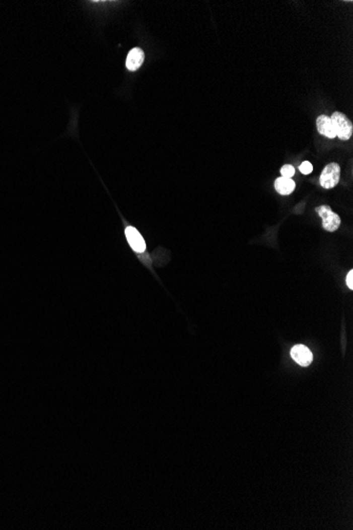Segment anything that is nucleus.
I'll list each match as a JSON object with an SVG mask.
<instances>
[{"instance_id": "39448f33", "label": "nucleus", "mask_w": 353, "mask_h": 530, "mask_svg": "<svg viewBox=\"0 0 353 530\" xmlns=\"http://www.w3.org/2000/svg\"><path fill=\"white\" fill-rule=\"evenodd\" d=\"M291 357L294 361L301 366H308L311 364L313 355L310 349L305 345H295L291 349Z\"/></svg>"}, {"instance_id": "6e6552de", "label": "nucleus", "mask_w": 353, "mask_h": 530, "mask_svg": "<svg viewBox=\"0 0 353 530\" xmlns=\"http://www.w3.org/2000/svg\"><path fill=\"white\" fill-rule=\"evenodd\" d=\"M295 188V182L291 178L280 177L275 180V189L280 195L291 194Z\"/></svg>"}, {"instance_id": "423d86ee", "label": "nucleus", "mask_w": 353, "mask_h": 530, "mask_svg": "<svg viewBox=\"0 0 353 530\" xmlns=\"http://www.w3.org/2000/svg\"><path fill=\"white\" fill-rule=\"evenodd\" d=\"M145 59L144 51L140 48H133L129 51L126 58V67L129 71H135L140 68Z\"/></svg>"}, {"instance_id": "1a4fd4ad", "label": "nucleus", "mask_w": 353, "mask_h": 530, "mask_svg": "<svg viewBox=\"0 0 353 530\" xmlns=\"http://www.w3.org/2000/svg\"><path fill=\"white\" fill-rule=\"evenodd\" d=\"M280 173H281L283 177H285V178H291L295 174V168L292 165L287 164V165H284L281 167Z\"/></svg>"}, {"instance_id": "7ed1b4c3", "label": "nucleus", "mask_w": 353, "mask_h": 530, "mask_svg": "<svg viewBox=\"0 0 353 530\" xmlns=\"http://www.w3.org/2000/svg\"><path fill=\"white\" fill-rule=\"evenodd\" d=\"M317 214L323 219V228L328 232H335L340 226V218L328 206L316 208Z\"/></svg>"}, {"instance_id": "0eeeda50", "label": "nucleus", "mask_w": 353, "mask_h": 530, "mask_svg": "<svg viewBox=\"0 0 353 530\" xmlns=\"http://www.w3.org/2000/svg\"><path fill=\"white\" fill-rule=\"evenodd\" d=\"M316 126H317L318 132L320 135L329 138V139H334V138L336 137L333 130L332 124H331V120L328 115H325V114L319 115L316 120Z\"/></svg>"}, {"instance_id": "f03ea898", "label": "nucleus", "mask_w": 353, "mask_h": 530, "mask_svg": "<svg viewBox=\"0 0 353 530\" xmlns=\"http://www.w3.org/2000/svg\"><path fill=\"white\" fill-rule=\"evenodd\" d=\"M340 178V167L337 163L328 164L320 174L319 182L324 188H333L337 185Z\"/></svg>"}, {"instance_id": "f257e3e1", "label": "nucleus", "mask_w": 353, "mask_h": 530, "mask_svg": "<svg viewBox=\"0 0 353 530\" xmlns=\"http://www.w3.org/2000/svg\"><path fill=\"white\" fill-rule=\"evenodd\" d=\"M330 120H331V124H332L335 136L338 137V139L344 140V141L349 140L353 132V126L347 116L344 113L336 111L331 115Z\"/></svg>"}, {"instance_id": "9b49d317", "label": "nucleus", "mask_w": 353, "mask_h": 530, "mask_svg": "<svg viewBox=\"0 0 353 530\" xmlns=\"http://www.w3.org/2000/svg\"><path fill=\"white\" fill-rule=\"evenodd\" d=\"M346 282H347V286L349 287V289H353V271L350 270L349 273L347 274V279H346Z\"/></svg>"}, {"instance_id": "20e7f679", "label": "nucleus", "mask_w": 353, "mask_h": 530, "mask_svg": "<svg viewBox=\"0 0 353 530\" xmlns=\"http://www.w3.org/2000/svg\"><path fill=\"white\" fill-rule=\"evenodd\" d=\"M125 235H126L128 242H129L130 247L132 248L134 252L143 253L146 250V242L144 238L142 237V235L140 234V232H138L135 228L133 227L126 228Z\"/></svg>"}, {"instance_id": "9d476101", "label": "nucleus", "mask_w": 353, "mask_h": 530, "mask_svg": "<svg viewBox=\"0 0 353 530\" xmlns=\"http://www.w3.org/2000/svg\"><path fill=\"white\" fill-rule=\"evenodd\" d=\"M299 171H301V173H303L304 175H309L313 171V166L309 161H305L301 164V166H299Z\"/></svg>"}]
</instances>
